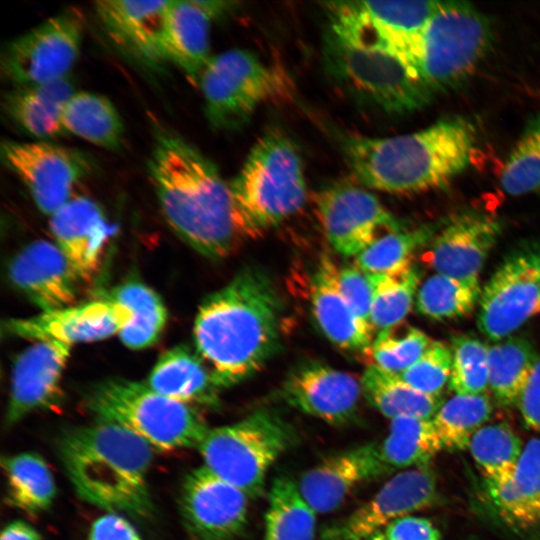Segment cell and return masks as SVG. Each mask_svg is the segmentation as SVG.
I'll list each match as a JSON object with an SVG mask.
<instances>
[{"label": "cell", "mask_w": 540, "mask_h": 540, "mask_svg": "<svg viewBox=\"0 0 540 540\" xmlns=\"http://www.w3.org/2000/svg\"><path fill=\"white\" fill-rule=\"evenodd\" d=\"M148 171L167 223L199 254L222 259L257 238L216 165L181 136L158 132Z\"/></svg>", "instance_id": "1"}, {"label": "cell", "mask_w": 540, "mask_h": 540, "mask_svg": "<svg viewBox=\"0 0 540 540\" xmlns=\"http://www.w3.org/2000/svg\"><path fill=\"white\" fill-rule=\"evenodd\" d=\"M281 302L270 277L256 267L239 271L199 306L194 347L219 388L258 372L277 350Z\"/></svg>", "instance_id": "2"}, {"label": "cell", "mask_w": 540, "mask_h": 540, "mask_svg": "<svg viewBox=\"0 0 540 540\" xmlns=\"http://www.w3.org/2000/svg\"><path fill=\"white\" fill-rule=\"evenodd\" d=\"M477 130L451 115L417 132L387 138L344 135L345 159L364 186L389 193H418L448 185L470 164Z\"/></svg>", "instance_id": "3"}, {"label": "cell", "mask_w": 540, "mask_h": 540, "mask_svg": "<svg viewBox=\"0 0 540 540\" xmlns=\"http://www.w3.org/2000/svg\"><path fill=\"white\" fill-rule=\"evenodd\" d=\"M154 448L118 425L96 421L66 430L57 453L77 495L109 513L150 519L148 474Z\"/></svg>", "instance_id": "4"}, {"label": "cell", "mask_w": 540, "mask_h": 540, "mask_svg": "<svg viewBox=\"0 0 540 540\" xmlns=\"http://www.w3.org/2000/svg\"><path fill=\"white\" fill-rule=\"evenodd\" d=\"M83 402L96 421L123 427L155 450L197 448L209 430L193 406L158 393L145 382L107 379L90 387Z\"/></svg>", "instance_id": "5"}, {"label": "cell", "mask_w": 540, "mask_h": 540, "mask_svg": "<svg viewBox=\"0 0 540 540\" xmlns=\"http://www.w3.org/2000/svg\"><path fill=\"white\" fill-rule=\"evenodd\" d=\"M230 188L239 215L257 237L294 215L306 201L307 188L293 141L279 129L266 131Z\"/></svg>", "instance_id": "6"}, {"label": "cell", "mask_w": 540, "mask_h": 540, "mask_svg": "<svg viewBox=\"0 0 540 540\" xmlns=\"http://www.w3.org/2000/svg\"><path fill=\"white\" fill-rule=\"evenodd\" d=\"M323 60L329 76L355 98L384 112L405 114L429 105L434 92L403 60L352 44L328 29Z\"/></svg>", "instance_id": "7"}, {"label": "cell", "mask_w": 540, "mask_h": 540, "mask_svg": "<svg viewBox=\"0 0 540 540\" xmlns=\"http://www.w3.org/2000/svg\"><path fill=\"white\" fill-rule=\"evenodd\" d=\"M198 84L208 121L221 130L241 127L260 105L288 99L294 88L281 67L238 48L211 57Z\"/></svg>", "instance_id": "8"}, {"label": "cell", "mask_w": 540, "mask_h": 540, "mask_svg": "<svg viewBox=\"0 0 540 540\" xmlns=\"http://www.w3.org/2000/svg\"><path fill=\"white\" fill-rule=\"evenodd\" d=\"M290 441L288 426L260 410L236 423L209 428L197 449L210 471L256 497L262 493L270 467Z\"/></svg>", "instance_id": "9"}, {"label": "cell", "mask_w": 540, "mask_h": 540, "mask_svg": "<svg viewBox=\"0 0 540 540\" xmlns=\"http://www.w3.org/2000/svg\"><path fill=\"white\" fill-rule=\"evenodd\" d=\"M493 41L488 17L463 1H440L424 31L419 75L434 92L462 85Z\"/></svg>", "instance_id": "10"}, {"label": "cell", "mask_w": 540, "mask_h": 540, "mask_svg": "<svg viewBox=\"0 0 540 540\" xmlns=\"http://www.w3.org/2000/svg\"><path fill=\"white\" fill-rule=\"evenodd\" d=\"M439 3L440 1L329 2L326 3L330 19L329 30L352 44L388 51L419 75L424 31Z\"/></svg>", "instance_id": "11"}, {"label": "cell", "mask_w": 540, "mask_h": 540, "mask_svg": "<svg viewBox=\"0 0 540 540\" xmlns=\"http://www.w3.org/2000/svg\"><path fill=\"white\" fill-rule=\"evenodd\" d=\"M83 21L65 10L9 41L1 53V71L14 86L68 76L79 52Z\"/></svg>", "instance_id": "12"}, {"label": "cell", "mask_w": 540, "mask_h": 540, "mask_svg": "<svg viewBox=\"0 0 540 540\" xmlns=\"http://www.w3.org/2000/svg\"><path fill=\"white\" fill-rule=\"evenodd\" d=\"M1 159L27 187L36 207L49 217L74 197L75 188L94 168L82 151L46 141L3 142Z\"/></svg>", "instance_id": "13"}, {"label": "cell", "mask_w": 540, "mask_h": 540, "mask_svg": "<svg viewBox=\"0 0 540 540\" xmlns=\"http://www.w3.org/2000/svg\"><path fill=\"white\" fill-rule=\"evenodd\" d=\"M540 314V245L507 257L481 291L477 323L501 341Z\"/></svg>", "instance_id": "14"}, {"label": "cell", "mask_w": 540, "mask_h": 540, "mask_svg": "<svg viewBox=\"0 0 540 540\" xmlns=\"http://www.w3.org/2000/svg\"><path fill=\"white\" fill-rule=\"evenodd\" d=\"M316 208L327 240L347 257H357L384 235L403 230L374 194L349 183L322 190Z\"/></svg>", "instance_id": "15"}, {"label": "cell", "mask_w": 540, "mask_h": 540, "mask_svg": "<svg viewBox=\"0 0 540 540\" xmlns=\"http://www.w3.org/2000/svg\"><path fill=\"white\" fill-rule=\"evenodd\" d=\"M249 498L202 465L185 476L179 510L195 540H234L246 526Z\"/></svg>", "instance_id": "16"}, {"label": "cell", "mask_w": 540, "mask_h": 540, "mask_svg": "<svg viewBox=\"0 0 540 540\" xmlns=\"http://www.w3.org/2000/svg\"><path fill=\"white\" fill-rule=\"evenodd\" d=\"M134 318L129 307L100 298L27 318H10L3 321L2 330L34 342L58 341L72 346L119 334Z\"/></svg>", "instance_id": "17"}, {"label": "cell", "mask_w": 540, "mask_h": 540, "mask_svg": "<svg viewBox=\"0 0 540 540\" xmlns=\"http://www.w3.org/2000/svg\"><path fill=\"white\" fill-rule=\"evenodd\" d=\"M434 471L426 465L396 474L367 503L329 530V540H365L409 513L432 506L437 499Z\"/></svg>", "instance_id": "18"}, {"label": "cell", "mask_w": 540, "mask_h": 540, "mask_svg": "<svg viewBox=\"0 0 540 540\" xmlns=\"http://www.w3.org/2000/svg\"><path fill=\"white\" fill-rule=\"evenodd\" d=\"M501 233L496 217L464 210L444 222L431 240L426 261L438 273L476 284Z\"/></svg>", "instance_id": "19"}, {"label": "cell", "mask_w": 540, "mask_h": 540, "mask_svg": "<svg viewBox=\"0 0 540 540\" xmlns=\"http://www.w3.org/2000/svg\"><path fill=\"white\" fill-rule=\"evenodd\" d=\"M71 349V345L58 341H38L17 356L5 414L7 427L61 402V382Z\"/></svg>", "instance_id": "20"}, {"label": "cell", "mask_w": 540, "mask_h": 540, "mask_svg": "<svg viewBox=\"0 0 540 540\" xmlns=\"http://www.w3.org/2000/svg\"><path fill=\"white\" fill-rule=\"evenodd\" d=\"M8 276L41 312L74 305L81 281L57 244L43 239L27 244L11 259Z\"/></svg>", "instance_id": "21"}, {"label": "cell", "mask_w": 540, "mask_h": 540, "mask_svg": "<svg viewBox=\"0 0 540 540\" xmlns=\"http://www.w3.org/2000/svg\"><path fill=\"white\" fill-rule=\"evenodd\" d=\"M281 394L295 409L337 425L355 415L362 387L361 381L350 373L308 361L289 373Z\"/></svg>", "instance_id": "22"}, {"label": "cell", "mask_w": 540, "mask_h": 540, "mask_svg": "<svg viewBox=\"0 0 540 540\" xmlns=\"http://www.w3.org/2000/svg\"><path fill=\"white\" fill-rule=\"evenodd\" d=\"M170 1L104 0L94 9L110 39L128 56L150 68L166 61L164 28Z\"/></svg>", "instance_id": "23"}, {"label": "cell", "mask_w": 540, "mask_h": 540, "mask_svg": "<svg viewBox=\"0 0 540 540\" xmlns=\"http://www.w3.org/2000/svg\"><path fill=\"white\" fill-rule=\"evenodd\" d=\"M387 471L380 446L367 443L325 458L302 475L298 488L316 513H329L357 486Z\"/></svg>", "instance_id": "24"}, {"label": "cell", "mask_w": 540, "mask_h": 540, "mask_svg": "<svg viewBox=\"0 0 540 540\" xmlns=\"http://www.w3.org/2000/svg\"><path fill=\"white\" fill-rule=\"evenodd\" d=\"M49 227L79 279L92 281L110 233L101 207L89 197L75 196L50 216Z\"/></svg>", "instance_id": "25"}, {"label": "cell", "mask_w": 540, "mask_h": 540, "mask_svg": "<svg viewBox=\"0 0 540 540\" xmlns=\"http://www.w3.org/2000/svg\"><path fill=\"white\" fill-rule=\"evenodd\" d=\"M337 272L334 261L322 256L310 286L314 318L322 333L338 348L369 353L374 329L359 319L343 296Z\"/></svg>", "instance_id": "26"}, {"label": "cell", "mask_w": 540, "mask_h": 540, "mask_svg": "<svg viewBox=\"0 0 540 540\" xmlns=\"http://www.w3.org/2000/svg\"><path fill=\"white\" fill-rule=\"evenodd\" d=\"M74 93V84L69 76L14 86L4 94L2 109L17 128L45 141L66 133L62 125V114Z\"/></svg>", "instance_id": "27"}, {"label": "cell", "mask_w": 540, "mask_h": 540, "mask_svg": "<svg viewBox=\"0 0 540 540\" xmlns=\"http://www.w3.org/2000/svg\"><path fill=\"white\" fill-rule=\"evenodd\" d=\"M213 20L201 1H170L165 21L163 47L167 61L179 67L198 84L209 62L210 23Z\"/></svg>", "instance_id": "28"}, {"label": "cell", "mask_w": 540, "mask_h": 540, "mask_svg": "<svg viewBox=\"0 0 540 540\" xmlns=\"http://www.w3.org/2000/svg\"><path fill=\"white\" fill-rule=\"evenodd\" d=\"M145 383L156 392L191 406L215 404L220 391L204 360L186 344L163 352Z\"/></svg>", "instance_id": "29"}, {"label": "cell", "mask_w": 540, "mask_h": 540, "mask_svg": "<svg viewBox=\"0 0 540 540\" xmlns=\"http://www.w3.org/2000/svg\"><path fill=\"white\" fill-rule=\"evenodd\" d=\"M489 489L507 523L523 529L540 527V438L525 445L514 476Z\"/></svg>", "instance_id": "30"}, {"label": "cell", "mask_w": 540, "mask_h": 540, "mask_svg": "<svg viewBox=\"0 0 540 540\" xmlns=\"http://www.w3.org/2000/svg\"><path fill=\"white\" fill-rule=\"evenodd\" d=\"M1 465L7 482L10 506L30 515L48 510L56 497L53 474L44 458L35 452L3 456Z\"/></svg>", "instance_id": "31"}, {"label": "cell", "mask_w": 540, "mask_h": 540, "mask_svg": "<svg viewBox=\"0 0 540 540\" xmlns=\"http://www.w3.org/2000/svg\"><path fill=\"white\" fill-rule=\"evenodd\" d=\"M362 395L382 415L394 419L411 416L431 419L441 407L440 397L425 394L399 374L368 365L361 376Z\"/></svg>", "instance_id": "32"}, {"label": "cell", "mask_w": 540, "mask_h": 540, "mask_svg": "<svg viewBox=\"0 0 540 540\" xmlns=\"http://www.w3.org/2000/svg\"><path fill=\"white\" fill-rule=\"evenodd\" d=\"M62 125L66 133L110 150L119 147L124 132L122 119L111 101L87 91L75 92L69 99Z\"/></svg>", "instance_id": "33"}, {"label": "cell", "mask_w": 540, "mask_h": 540, "mask_svg": "<svg viewBox=\"0 0 540 540\" xmlns=\"http://www.w3.org/2000/svg\"><path fill=\"white\" fill-rule=\"evenodd\" d=\"M539 356L524 337H507L489 347V388L501 406L518 403Z\"/></svg>", "instance_id": "34"}, {"label": "cell", "mask_w": 540, "mask_h": 540, "mask_svg": "<svg viewBox=\"0 0 540 540\" xmlns=\"http://www.w3.org/2000/svg\"><path fill=\"white\" fill-rule=\"evenodd\" d=\"M102 298L125 305L134 313L133 324L118 334L126 347L144 349L159 339L167 322V309L152 288L130 280L112 288Z\"/></svg>", "instance_id": "35"}, {"label": "cell", "mask_w": 540, "mask_h": 540, "mask_svg": "<svg viewBox=\"0 0 540 540\" xmlns=\"http://www.w3.org/2000/svg\"><path fill=\"white\" fill-rule=\"evenodd\" d=\"M265 515L263 540H314L316 512L288 477L274 480Z\"/></svg>", "instance_id": "36"}, {"label": "cell", "mask_w": 540, "mask_h": 540, "mask_svg": "<svg viewBox=\"0 0 540 540\" xmlns=\"http://www.w3.org/2000/svg\"><path fill=\"white\" fill-rule=\"evenodd\" d=\"M442 448L432 419L400 416L391 419L380 455L390 471L426 465Z\"/></svg>", "instance_id": "37"}, {"label": "cell", "mask_w": 540, "mask_h": 540, "mask_svg": "<svg viewBox=\"0 0 540 540\" xmlns=\"http://www.w3.org/2000/svg\"><path fill=\"white\" fill-rule=\"evenodd\" d=\"M469 449L488 485H499L514 476L524 448L517 434L499 423L481 427Z\"/></svg>", "instance_id": "38"}, {"label": "cell", "mask_w": 540, "mask_h": 540, "mask_svg": "<svg viewBox=\"0 0 540 540\" xmlns=\"http://www.w3.org/2000/svg\"><path fill=\"white\" fill-rule=\"evenodd\" d=\"M492 403L487 394H456L441 405L432 421L443 448L461 451L469 448L474 434L490 418Z\"/></svg>", "instance_id": "39"}, {"label": "cell", "mask_w": 540, "mask_h": 540, "mask_svg": "<svg viewBox=\"0 0 540 540\" xmlns=\"http://www.w3.org/2000/svg\"><path fill=\"white\" fill-rule=\"evenodd\" d=\"M434 225L384 235L355 257V265L367 274H395L413 266L412 258L436 234Z\"/></svg>", "instance_id": "40"}, {"label": "cell", "mask_w": 540, "mask_h": 540, "mask_svg": "<svg viewBox=\"0 0 540 540\" xmlns=\"http://www.w3.org/2000/svg\"><path fill=\"white\" fill-rule=\"evenodd\" d=\"M480 294L479 283L436 273L420 286L416 306L420 314L434 320L459 319L474 310Z\"/></svg>", "instance_id": "41"}, {"label": "cell", "mask_w": 540, "mask_h": 540, "mask_svg": "<svg viewBox=\"0 0 540 540\" xmlns=\"http://www.w3.org/2000/svg\"><path fill=\"white\" fill-rule=\"evenodd\" d=\"M372 287L371 324L379 331L403 322L419 283V271L411 266L395 274H369Z\"/></svg>", "instance_id": "42"}, {"label": "cell", "mask_w": 540, "mask_h": 540, "mask_svg": "<svg viewBox=\"0 0 540 540\" xmlns=\"http://www.w3.org/2000/svg\"><path fill=\"white\" fill-rule=\"evenodd\" d=\"M500 184L509 195L540 190V113L525 126L506 159Z\"/></svg>", "instance_id": "43"}, {"label": "cell", "mask_w": 540, "mask_h": 540, "mask_svg": "<svg viewBox=\"0 0 540 540\" xmlns=\"http://www.w3.org/2000/svg\"><path fill=\"white\" fill-rule=\"evenodd\" d=\"M431 342L423 331L401 322L379 331L369 354L373 365L400 375L423 355Z\"/></svg>", "instance_id": "44"}, {"label": "cell", "mask_w": 540, "mask_h": 540, "mask_svg": "<svg viewBox=\"0 0 540 540\" xmlns=\"http://www.w3.org/2000/svg\"><path fill=\"white\" fill-rule=\"evenodd\" d=\"M451 350L450 388L459 395L484 394L489 387V346L475 337L462 334L452 338Z\"/></svg>", "instance_id": "45"}, {"label": "cell", "mask_w": 540, "mask_h": 540, "mask_svg": "<svg viewBox=\"0 0 540 540\" xmlns=\"http://www.w3.org/2000/svg\"><path fill=\"white\" fill-rule=\"evenodd\" d=\"M451 367V346L442 341H432L423 355L400 376L413 388L440 397L450 379Z\"/></svg>", "instance_id": "46"}, {"label": "cell", "mask_w": 540, "mask_h": 540, "mask_svg": "<svg viewBox=\"0 0 540 540\" xmlns=\"http://www.w3.org/2000/svg\"><path fill=\"white\" fill-rule=\"evenodd\" d=\"M340 290L361 321L371 324L372 287L369 274L355 266L338 268ZM374 329V328H373Z\"/></svg>", "instance_id": "47"}, {"label": "cell", "mask_w": 540, "mask_h": 540, "mask_svg": "<svg viewBox=\"0 0 540 540\" xmlns=\"http://www.w3.org/2000/svg\"><path fill=\"white\" fill-rule=\"evenodd\" d=\"M384 540H441L438 529L428 520L416 516H404L385 527Z\"/></svg>", "instance_id": "48"}, {"label": "cell", "mask_w": 540, "mask_h": 540, "mask_svg": "<svg viewBox=\"0 0 540 540\" xmlns=\"http://www.w3.org/2000/svg\"><path fill=\"white\" fill-rule=\"evenodd\" d=\"M88 540H142L139 533L124 516L107 513L91 525Z\"/></svg>", "instance_id": "49"}, {"label": "cell", "mask_w": 540, "mask_h": 540, "mask_svg": "<svg viewBox=\"0 0 540 540\" xmlns=\"http://www.w3.org/2000/svg\"><path fill=\"white\" fill-rule=\"evenodd\" d=\"M527 427L540 432V356L517 403Z\"/></svg>", "instance_id": "50"}, {"label": "cell", "mask_w": 540, "mask_h": 540, "mask_svg": "<svg viewBox=\"0 0 540 540\" xmlns=\"http://www.w3.org/2000/svg\"><path fill=\"white\" fill-rule=\"evenodd\" d=\"M0 540H42V536L29 523L15 520L4 527Z\"/></svg>", "instance_id": "51"}, {"label": "cell", "mask_w": 540, "mask_h": 540, "mask_svg": "<svg viewBox=\"0 0 540 540\" xmlns=\"http://www.w3.org/2000/svg\"><path fill=\"white\" fill-rule=\"evenodd\" d=\"M372 540H384L381 534H378L372 538Z\"/></svg>", "instance_id": "52"}]
</instances>
